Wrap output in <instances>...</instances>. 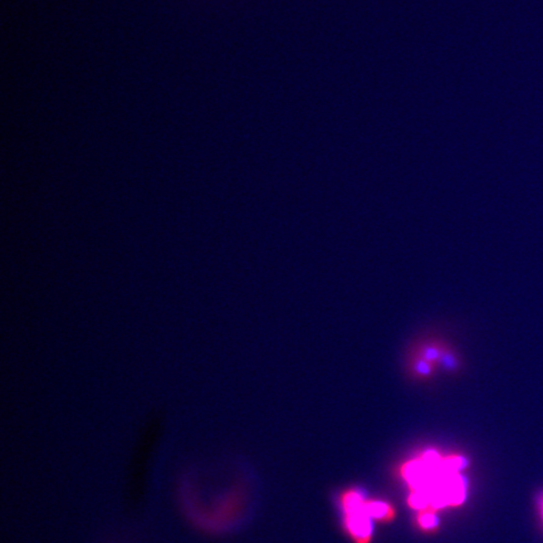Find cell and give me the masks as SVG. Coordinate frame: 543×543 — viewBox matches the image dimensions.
<instances>
[{
  "label": "cell",
  "instance_id": "obj_1",
  "mask_svg": "<svg viewBox=\"0 0 543 543\" xmlns=\"http://www.w3.org/2000/svg\"><path fill=\"white\" fill-rule=\"evenodd\" d=\"M467 460L459 454H441L434 449L404 463L400 475L409 488L408 505L416 512L439 511L462 506L467 498L463 470Z\"/></svg>",
  "mask_w": 543,
  "mask_h": 543
},
{
  "label": "cell",
  "instance_id": "obj_2",
  "mask_svg": "<svg viewBox=\"0 0 543 543\" xmlns=\"http://www.w3.org/2000/svg\"><path fill=\"white\" fill-rule=\"evenodd\" d=\"M365 495L361 490L350 488L339 495V505L344 512V526L354 543H371L372 520L366 510Z\"/></svg>",
  "mask_w": 543,
  "mask_h": 543
},
{
  "label": "cell",
  "instance_id": "obj_3",
  "mask_svg": "<svg viewBox=\"0 0 543 543\" xmlns=\"http://www.w3.org/2000/svg\"><path fill=\"white\" fill-rule=\"evenodd\" d=\"M366 510L374 521L390 523L395 520L396 511L389 502L382 500H366Z\"/></svg>",
  "mask_w": 543,
  "mask_h": 543
},
{
  "label": "cell",
  "instance_id": "obj_4",
  "mask_svg": "<svg viewBox=\"0 0 543 543\" xmlns=\"http://www.w3.org/2000/svg\"><path fill=\"white\" fill-rule=\"evenodd\" d=\"M416 523H418L420 529L425 531V532H434L439 526L436 512L434 511L418 512Z\"/></svg>",
  "mask_w": 543,
  "mask_h": 543
},
{
  "label": "cell",
  "instance_id": "obj_5",
  "mask_svg": "<svg viewBox=\"0 0 543 543\" xmlns=\"http://www.w3.org/2000/svg\"><path fill=\"white\" fill-rule=\"evenodd\" d=\"M542 517H543V502H542Z\"/></svg>",
  "mask_w": 543,
  "mask_h": 543
}]
</instances>
